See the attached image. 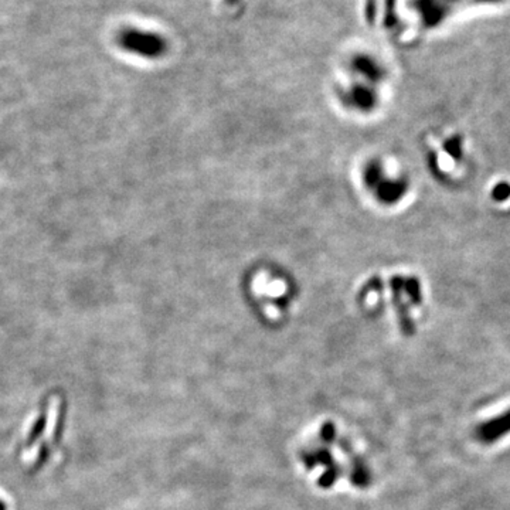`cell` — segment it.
I'll list each match as a JSON object with an SVG mask.
<instances>
[{"instance_id": "cell-1", "label": "cell", "mask_w": 510, "mask_h": 510, "mask_svg": "<svg viewBox=\"0 0 510 510\" xmlns=\"http://www.w3.org/2000/svg\"><path fill=\"white\" fill-rule=\"evenodd\" d=\"M117 43L124 52L144 59H158L166 52V42L163 37L135 28L122 29L117 36Z\"/></svg>"}, {"instance_id": "cell-2", "label": "cell", "mask_w": 510, "mask_h": 510, "mask_svg": "<svg viewBox=\"0 0 510 510\" xmlns=\"http://www.w3.org/2000/svg\"><path fill=\"white\" fill-rule=\"evenodd\" d=\"M510 432V411L483 422L476 429V438L483 444H492Z\"/></svg>"}, {"instance_id": "cell-3", "label": "cell", "mask_w": 510, "mask_h": 510, "mask_svg": "<svg viewBox=\"0 0 510 510\" xmlns=\"http://www.w3.org/2000/svg\"><path fill=\"white\" fill-rule=\"evenodd\" d=\"M510 197V185L506 182L497 183L492 190V199L494 202H506Z\"/></svg>"}, {"instance_id": "cell-4", "label": "cell", "mask_w": 510, "mask_h": 510, "mask_svg": "<svg viewBox=\"0 0 510 510\" xmlns=\"http://www.w3.org/2000/svg\"><path fill=\"white\" fill-rule=\"evenodd\" d=\"M46 424H47V419H46L45 415H42V417L35 422V425H33V428H32V431H30V434H29V445H32V444L43 434V431H45V428H46Z\"/></svg>"}, {"instance_id": "cell-5", "label": "cell", "mask_w": 510, "mask_h": 510, "mask_svg": "<svg viewBox=\"0 0 510 510\" xmlns=\"http://www.w3.org/2000/svg\"><path fill=\"white\" fill-rule=\"evenodd\" d=\"M445 149L455 161H459L462 158V149H460V139L459 138H452L451 141H448L446 145H445Z\"/></svg>"}, {"instance_id": "cell-6", "label": "cell", "mask_w": 510, "mask_h": 510, "mask_svg": "<svg viewBox=\"0 0 510 510\" xmlns=\"http://www.w3.org/2000/svg\"><path fill=\"white\" fill-rule=\"evenodd\" d=\"M0 510H8V504L2 499H0Z\"/></svg>"}, {"instance_id": "cell-7", "label": "cell", "mask_w": 510, "mask_h": 510, "mask_svg": "<svg viewBox=\"0 0 510 510\" xmlns=\"http://www.w3.org/2000/svg\"><path fill=\"white\" fill-rule=\"evenodd\" d=\"M483 2H497V0H483Z\"/></svg>"}]
</instances>
